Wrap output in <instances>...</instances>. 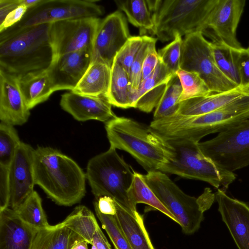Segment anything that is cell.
Wrapping results in <instances>:
<instances>
[{
	"label": "cell",
	"mask_w": 249,
	"mask_h": 249,
	"mask_svg": "<svg viewBox=\"0 0 249 249\" xmlns=\"http://www.w3.org/2000/svg\"><path fill=\"white\" fill-rule=\"evenodd\" d=\"M180 69L197 73L212 93L239 87L219 71L214 59L211 42L200 31L187 35L183 39Z\"/></svg>",
	"instance_id": "obj_9"
},
{
	"label": "cell",
	"mask_w": 249,
	"mask_h": 249,
	"mask_svg": "<svg viewBox=\"0 0 249 249\" xmlns=\"http://www.w3.org/2000/svg\"><path fill=\"white\" fill-rule=\"evenodd\" d=\"M245 0H218L211 11L202 33L211 30L213 40L230 47L242 48L236 36L237 29L245 6Z\"/></svg>",
	"instance_id": "obj_14"
},
{
	"label": "cell",
	"mask_w": 249,
	"mask_h": 249,
	"mask_svg": "<svg viewBox=\"0 0 249 249\" xmlns=\"http://www.w3.org/2000/svg\"><path fill=\"white\" fill-rule=\"evenodd\" d=\"M94 207V209L104 214L115 215L116 213V201L108 196L95 198Z\"/></svg>",
	"instance_id": "obj_43"
},
{
	"label": "cell",
	"mask_w": 249,
	"mask_h": 249,
	"mask_svg": "<svg viewBox=\"0 0 249 249\" xmlns=\"http://www.w3.org/2000/svg\"><path fill=\"white\" fill-rule=\"evenodd\" d=\"M18 83L26 106L30 110L47 100L53 92L47 71L18 80Z\"/></svg>",
	"instance_id": "obj_26"
},
{
	"label": "cell",
	"mask_w": 249,
	"mask_h": 249,
	"mask_svg": "<svg viewBox=\"0 0 249 249\" xmlns=\"http://www.w3.org/2000/svg\"><path fill=\"white\" fill-rule=\"evenodd\" d=\"M176 74L182 87L178 103L212 93L204 81L196 73L179 69Z\"/></svg>",
	"instance_id": "obj_33"
},
{
	"label": "cell",
	"mask_w": 249,
	"mask_h": 249,
	"mask_svg": "<svg viewBox=\"0 0 249 249\" xmlns=\"http://www.w3.org/2000/svg\"><path fill=\"white\" fill-rule=\"evenodd\" d=\"M211 43L214 59L218 69L225 77L240 87L234 49L218 40H213Z\"/></svg>",
	"instance_id": "obj_30"
},
{
	"label": "cell",
	"mask_w": 249,
	"mask_h": 249,
	"mask_svg": "<svg viewBox=\"0 0 249 249\" xmlns=\"http://www.w3.org/2000/svg\"><path fill=\"white\" fill-rule=\"evenodd\" d=\"M101 20L99 18L89 17L52 23L50 34L55 57L87 48L92 49Z\"/></svg>",
	"instance_id": "obj_12"
},
{
	"label": "cell",
	"mask_w": 249,
	"mask_h": 249,
	"mask_svg": "<svg viewBox=\"0 0 249 249\" xmlns=\"http://www.w3.org/2000/svg\"><path fill=\"white\" fill-rule=\"evenodd\" d=\"M154 37L145 36L144 42L134 59L129 71L128 75L131 88L134 91L137 90L141 83L142 68L145 57Z\"/></svg>",
	"instance_id": "obj_39"
},
{
	"label": "cell",
	"mask_w": 249,
	"mask_h": 249,
	"mask_svg": "<svg viewBox=\"0 0 249 249\" xmlns=\"http://www.w3.org/2000/svg\"><path fill=\"white\" fill-rule=\"evenodd\" d=\"M14 211L23 221L38 230L50 226L42 207L41 198L35 191Z\"/></svg>",
	"instance_id": "obj_31"
},
{
	"label": "cell",
	"mask_w": 249,
	"mask_h": 249,
	"mask_svg": "<svg viewBox=\"0 0 249 249\" xmlns=\"http://www.w3.org/2000/svg\"><path fill=\"white\" fill-rule=\"evenodd\" d=\"M249 119V95L212 112L196 116L175 114L153 120L151 128L166 141L199 142L204 137L220 133Z\"/></svg>",
	"instance_id": "obj_3"
},
{
	"label": "cell",
	"mask_w": 249,
	"mask_h": 249,
	"mask_svg": "<svg viewBox=\"0 0 249 249\" xmlns=\"http://www.w3.org/2000/svg\"><path fill=\"white\" fill-rule=\"evenodd\" d=\"M62 222L91 245L93 236L99 225L94 214L87 207H76Z\"/></svg>",
	"instance_id": "obj_29"
},
{
	"label": "cell",
	"mask_w": 249,
	"mask_h": 249,
	"mask_svg": "<svg viewBox=\"0 0 249 249\" xmlns=\"http://www.w3.org/2000/svg\"><path fill=\"white\" fill-rule=\"evenodd\" d=\"M177 35L170 43L159 49L158 52L160 60L173 74L180 69V62L183 39Z\"/></svg>",
	"instance_id": "obj_37"
},
{
	"label": "cell",
	"mask_w": 249,
	"mask_h": 249,
	"mask_svg": "<svg viewBox=\"0 0 249 249\" xmlns=\"http://www.w3.org/2000/svg\"><path fill=\"white\" fill-rule=\"evenodd\" d=\"M96 0H41L29 9L22 18L12 26L23 28L58 21L89 17L99 18L104 8Z\"/></svg>",
	"instance_id": "obj_11"
},
{
	"label": "cell",
	"mask_w": 249,
	"mask_h": 249,
	"mask_svg": "<svg viewBox=\"0 0 249 249\" xmlns=\"http://www.w3.org/2000/svg\"><path fill=\"white\" fill-rule=\"evenodd\" d=\"M91 245L94 246L96 249H111L109 242L99 226L97 227L93 236Z\"/></svg>",
	"instance_id": "obj_46"
},
{
	"label": "cell",
	"mask_w": 249,
	"mask_h": 249,
	"mask_svg": "<svg viewBox=\"0 0 249 249\" xmlns=\"http://www.w3.org/2000/svg\"><path fill=\"white\" fill-rule=\"evenodd\" d=\"M111 74V67L107 64L101 62L91 63L72 91L85 95L107 98Z\"/></svg>",
	"instance_id": "obj_23"
},
{
	"label": "cell",
	"mask_w": 249,
	"mask_h": 249,
	"mask_svg": "<svg viewBox=\"0 0 249 249\" xmlns=\"http://www.w3.org/2000/svg\"><path fill=\"white\" fill-rule=\"evenodd\" d=\"M34 171L36 185L57 205L71 206L85 195L86 174L74 160L56 149H36Z\"/></svg>",
	"instance_id": "obj_2"
},
{
	"label": "cell",
	"mask_w": 249,
	"mask_h": 249,
	"mask_svg": "<svg viewBox=\"0 0 249 249\" xmlns=\"http://www.w3.org/2000/svg\"><path fill=\"white\" fill-rule=\"evenodd\" d=\"M110 147L130 154L147 172L158 171L172 156L169 142L149 125L132 119L117 117L107 122Z\"/></svg>",
	"instance_id": "obj_4"
},
{
	"label": "cell",
	"mask_w": 249,
	"mask_h": 249,
	"mask_svg": "<svg viewBox=\"0 0 249 249\" xmlns=\"http://www.w3.org/2000/svg\"><path fill=\"white\" fill-rule=\"evenodd\" d=\"M160 59V58H159ZM176 74L170 71L160 60L153 72L145 79L142 81L138 89L133 94V107L137 101L146 93L156 87L168 82Z\"/></svg>",
	"instance_id": "obj_35"
},
{
	"label": "cell",
	"mask_w": 249,
	"mask_h": 249,
	"mask_svg": "<svg viewBox=\"0 0 249 249\" xmlns=\"http://www.w3.org/2000/svg\"><path fill=\"white\" fill-rule=\"evenodd\" d=\"M41 0H21V4L26 6L28 9L37 5Z\"/></svg>",
	"instance_id": "obj_47"
},
{
	"label": "cell",
	"mask_w": 249,
	"mask_h": 249,
	"mask_svg": "<svg viewBox=\"0 0 249 249\" xmlns=\"http://www.w3.org/2000/svg\"><path fill=\"white\" fill-rule=\"evenodd\" d=\"M88 243L84 240L77 242L71 249H88Z\"/></svg>",
	"instance_id": "obj_48"
},
{
	"label": "cell",
	"mask_w": 249,
	"mask_h": 249,
	"mask_svg": "<svg viewBox=\"0 0 249 249\" xmlns=\"http://www.w3.org/2000/svg\"><path fill=\"white\" fill-rule=\"evenodd\" d=\"M181 92V85L176 74L169 81L166 89L156 107L153 120L176 114L179 108L178 101Z\"/></svg>",
	"instance_id": "obj_32"
},
{
	"label": "cell",
	"mask_w": 249,
	"mask_h": 249,
	"mask_svg": "<svg viewBox=\"0 0 249 249\" xmlns=\"http://www.w3.org/2000/svg\"><path fill=\"white\" fill-rule=\"evenodd\" d=\"M91 50L87 48L55 58L47 71L53 92L75 88L91 63Z\"/></svg>",
	"instance_id": "obj_16"
},
{
	"label": "cell",
	"mask_w": 249,
	"mask_h": 249,
	"mask_svg": "<svg viewBox=\"0 0 249 249\" xmlns=\"http://www.w3.org/2000/svg\"><path fill=\"white\" fill-rule=\"evenodd\" d=\"M115 217L131 249H155L145 227L143 215L132 213L116 202Z\"/></svg>",
	"instance_id": "obj_22"
},
{
	"label": "cell",
	"mask_w": 249,
	"mask_h": 249,
	"mask_svg": "<svg viewBox=\"0 0 249 249\" xmlns=\"http://www.w3.org/2000/svg\"><path fill=\"white\" fill-rule=\"evenodd\" d=\"M91 249H96L94 246L92 245Z\"/></svg>",
	"instance_id": "obj_49"
},
{
	"label": "cell",
	"mask_w": 249,
	"mask_h": 249,
	"mask_svg": "<svg viewBox=\"0 0 249 249\" xmlns=\"http://www.w3.org/2000/svg\"><path fill=\"white\" fill-rule=\"evenodd\" d=\"M218 0H147L154 22L151 32L162 41L200 31Z\"/></svg>",
	"instance_id": "obj_5"
},
{
	"label": "cell",
	"mask_w": 249,
	"mask_h": 249,
	"mask_svg": "<svg viewBox=\"0 0 249 249\" xmlns=\"http://www.w3.org/2000/svg\"><path fill=\"white\" fill-rule=\"evenodd\" d=\"M249 95V90L240 87L231 90L212 93L179 103L177 114L196 116L206 114L221 108L239 99Z\"/></svg>",
	"instance_id": "obj_21"
},
{
	"label": "cell",
	"mask_w": 249,
	"mask_h": 249,
	"mask_svg": "<svg viewBox=\"0 0 249 249\" xmlns=\"http://www.w3.org/2000/svg\"><path fill=\"white\" fill-rule=\"evenodd\" d=\"M38 230L10 208L0 211V249H31Z\"/></svg>",
	"instance_id": "obj_20"
},
{
	"label": "cell",
	"mask_w": 249,
	"mask_h": 249,
	"mask_svg": "<svg viewBox=\"0 0 249 249\" xmlns=\"http://www.w3.org/2000/svg\"><path fill=\"white\" fill-rule=\"evenodd\" d=\"M28 8L24 5H20L10 12L3 23L0 24V33L18 23L23 17Z\"/></svg>",
	"instance_id": "obj_44"
},
{
	"label": "cell",
	"mask_w": 249,
	"mask_h": 249,
	"mask_svg": "<svg viewBox=\"0 0 249 249\" xmlns=\"http://www.w3.org/2000/svg\"><path fill=\"white\" fill-rule=\"evenodd\" d=\"M35 150L29 144L21 142L9 167V207L14 210H17L34 191Z\"/></svg>",
	"instance_id": "obj_15"
},
{
	"label": "cell",
	"mask_w": 249,
	"mask_h": 249,
	"mask_svg": "<svg viewBox=\"0 0 249 249\" xmlns=\"http://www.w3.org/2000/svg\"><path fill=\"white\" fill-rule=\"evenodd\" d=\"M51 23L16 28L0 33V71L18 80L46 71L55 58Z\"/></svg>",
	"instance_id": "obj_1"
},
{
	"label": "cell",
	"mask_w": 249,
	"mask_h": 249,
	"mask_svg": "<svg viewBox=\"0 0 249 249\" xmlns=\"http://www.w3.org/2000/svg\"><path fill=\"white\" fill-rule=\"evenodd\" d=\"M103 228L106 231L115 249H131L128 242L120 228L115 215L104 214L95 210Z\"/></svg>",
	"instance_id": "obj_36"
},
{
	"label": "cell",
	"mask_w": 249,
	"mask_h": 249,
	"mask_svg": "<svg viewBox=\"0 0 249 249\" xmlns=\"http://www.w3.org/2000/svg\"><path fill=\"white\" fill-rule=\"evenodd\" d=\"M134 172L116 149L110 147L107 151L89 160L86 175L95 198L109 196L128 211L135 213L137 210L132 206L128 195Z\"/></svg>",
	"instance_id": "obj_7"
},
{
	"label": "cell",
	"mask_w": 249,
	"mask_h": 249,
	"mask_svg": "<svg viewBox=\"0 0 249 249\" xmlns=\"http://www.w3.org/2000/svg\"><path fill=\"white\" fill-rule=\"evenodd\" d=\"M218 210L238 249H249V206L217 189Z\"/></svg>",
	"instance_id": "obj_17"
},
{
	"label": "cell",
	"mask_w": 249,
	"mask_h": 249,
	"mask_svg": "<svg viewBox=\"0 0 249 249\" xmlns=\"http://www.w3.org/2000/svg\"><path fill=\"white\" fill-rule=\"evenodd\" d=\"M157 38H154L150 44L148 53L145 57L142 68V81L147 78L154 71L159 61V57L156 49Z\"/></svg>",
	"instance_id": "obj_41"
},
{
	"label": "cell",
	"mask_w": 249,
	"mask_h": 249,
	"mask_svg": "<svg viewBox=\"0 0 249 249\" xmlns=\"http://www.w3.org/2000/svg\"><path fill=\"white\" fill-rule=\"evenodd\" d=\"M9 167L0 166V211L9 208Z\"/></svg>",
	"instance_id": "obj_42"
},
{
	"label": "cell",
	"mask_w": 249,
	"mask_h": 249,
	"mask_svg": "<svg viewBox=\"0 0 249 249\" xmlns=\"http://www.w3.org/2000/svg\"><path fill=\"white\" fill-rule=\"evenodd\" d=\"M30 115L18 80L0 71V120L14 125L25 124Z\"/></svg>",
	"instance_id": "obj_19"
},
{
	"label": "cell",
	"mask_w": 249,
	"mask_h": 249,
	"mask_svg": "<svg viewBox=\"0 0 249 249\" xmlns=\"http://www.w3.org/2000/svg\"><path fill=\"white\" fill-rule=\"evenodd\" d=\"M198 144L205 156L225 170L233 172L246 167L249 165V119Z\"/></svg>",
	"instance_id": "obj_10"
},
{
	"label": "cell",
	"mask_w": 249,
	"mask_h": 249,
	"mask_svg": "<svg viewBox=\"0 0 249 249\" xmlns=\"http://www.w3.org/2000/svg\"><path fill=\"white\" fill-rule=\"evenodd\" d=\"M129 200L136 209L137 204L143 203L156 209L178 224L174 215L158 198L148 186L143 175L135 171L131 185L128 191Z\"/></svg>",
	"instance_id": "obj_27"
},
{
	"label": "cell",
	"mask_w": 249,
	"mask_h": 249,
	"mask_svg": "<svg viewBox=\"0 0 249 249\" xmlns=\"http://www.w3.org/2000/svg\"><path fill=\"white\" fill-rule=\"evenodd\" d=\"M167 141L173 147V154L158 171L203 181L224 191L236 179L233 172L225 170L205 156L198 142L186 140Z\"/></svg>",
	"instance_id": "obj_8"
},
{
	"label": "cell",
	"mask_w": 249,
	"mask_h": 249,
	"mask_svg": "<svg viewBox=\"0 0 249 249\" xmlns=\"http://www.w3.org/2000/svg\"><path fill=\"white\" fill-rule=\"evenodd\" d=\"M133 92L128 73L114 61L108 92L107 98L114 107L122 108L133 107Z\"/></svg>",
	"instance_id": "obj_25"
},
{
	"label": "cell",
	"mask_w": 249,
	"mask_h": 249,
	"mask_svg": "<svg viewBox=\"0 0 249 249\" xmlns=\"http://www.w3.org/2000/svg\"><path fill=\"white\" fill-rule=\"evenodd\" d=\"M83 240L61 222L39 230L31 249H71L77 242Z\"/></svg>",
	"instance_id": "obj_24"
},
{
	"label": "cell",
	"mask_w": 249,
	"mask_h": 249,
	"mask_svg": "<svg viewBox=\"0 0 249 249\" xmlns=\"http://www.w3.org/2000/svg\"><path fill=\"white\" fill-rule=\"evenodd\" d=\"M146 35L131 36L117 54L114 60L128 73Z\"/></svg>",
	"instance_id": "obj_38"
},
{
	"label": "cell",
	"mask_w": 249,
	"mask_h": 249,
	"mask_svg": "<svg viewBox=\"0 0 249 249\" xmlns=\"http://www.w3.org/2000/svg\"><path fill=\"white\" fill-rule=\"evenodd\" d=\"M145 182L160 201L174 215L186 234H192L199 229L204 212L211 206L215 194L209 188L198 197L183 192L167 175L160 171L143 175Z\"/></svg>",
	"instance_id": "obj_6"
},
{
	"label": "cell",
	"mask_w": 249,
	"mask_h": 249,
	"mask_svg": "<svg viewBox=\"0 0 249 249\" xmlns=\"http://www.w3.org/2000/svg\"><path fill=\"white\" fill-rule=\"evenodd\" d=\"M127 19L119 10L101 20L91 50V61L101 62L112 67L114 59L131 37Z\"/></svg>",
	"instance_id": "obj_13"
},
{
	"label": "cell",
	"mask_w": 249,
	"mask_h": 249,
	"mask_svg": "<svg viewBox=\"0 0 249 249\" xmlns=\"http://www.w3.org/2000/svg\"><path fill=\"white\" fill-rule=\"evenodd\" d=\"M21 4V0H0V24L7 15Z\"/></svg>",
	"instance_id": "obj_45"
},
{
	"label": "cell",
	"mask_w": 249,
	"mask_h": 249,
	"mask_svg": "<svg viewBox=\"0 0 249 249\" xmlns=\"http://www.w3.org/2000/svg\"><path fill=\"white\" fill-rule=\"evenodd\" d=\"M14 126L0 124V166L9 167L20 142Z\"/></svg>",
	"instance_id": "obj_34"
},
{
	"label": "cell",
	"mask_w": 249,
	"mask_h": 249,
	"mask_svg": "<svg viewBox=\"0 0 249 249\" xmlns=\"http://www.w3.org/2000/svg\"><path fill=\"white\" fill-rule=\"evenodd\" d=\"M118 8L126 16L128 21L139 28L141 36L154 28L152 14L147 0H116Z\"/></svg>",
	"instance_id": "obj_28"
},
{
	"label": "cell",
	"mask_w": 249,
	"mask_h": 249,
	"mask_svg": "<svg viewBox=\"0 0 249 249\" xmlns=\"http://www.w3.org/2000/svg\"><path fill=\"white\" fill-rule=\"evenodd\" d=\"M60 105L78 121L94 120L106 123L117 116L105 97L90 96L71 91L61 95Z\"/></svg>",
	"instance_id": "obj_18"
},
{
	"label": "cell",
	"mask_w": 249,
	"mask_h": 249,
	"mask_svg": "<svg viewBox=\"0 0 249 249\" xmlns=\"http://www.w3.org/2000/svg\"><path fill=\"white\" fill-rule=\"evenodd\" d=\"M236 63L240 77V87L249 90V46L234 49Z\"/></svg>",
	"instance_id": "obj_40"
}]
</instances>
